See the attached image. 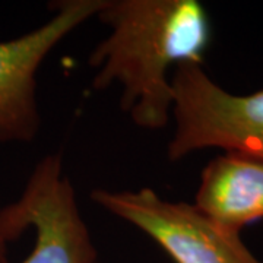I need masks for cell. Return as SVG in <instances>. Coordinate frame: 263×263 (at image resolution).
I'll use <instances>...</instances> for the list:
<instances>
[{
	"mask_svg": "<svg viewBox=\"0 0 263 263\" xmlns=\"http://www.w3.org/2000/svg\"><path fill=\"white\" fill-rule=\"evenodd\" d=\"M97 18L111 28L89 56L92 86L123 88L122 110L142 129L168 124L174 91L168 72L184 63L203 65L211 21L197 0H104Z\"/></svg>",
	"mask_w": 263,
	"mask_h": 263,
	"instance_id": "6da1fadb",
	"label": "cell"
},
{
	"mask_svg": "<svg viewBox=\"0 0 263 263\" xmlns=\"http://www.w3.org/2000/svg\"><path fill=\"white\" fill-rule=\"evenodd\" d=\"M174 136L168 160L219 148L263 161V89L237 95L214 82L203 66L184 63L171 76Z\"/></svg>",
	"mask_w": 263,
	"mask_h": 263,
	"instance_id": "7a4b0ae2",
	"label": "cell"
},
{
	"mask_svg": "<svg viewBox=\"0 0 263 263\" xmlns=\"http://www.w3.org/2000/svg\"><path fill=\"white\" fill-rule=\"evenodd\" d=\"M91 197L151 237L174 263H263L245 245L241 233L219 226L195 203L165 200L149 187L97 189Z\"/></svg>",
	"mask_w": 263,
	"mask_h": 263,
	"instance_id": "3957f363",
	"label": "cell"
},
{
	"mask_svg": "<svg viewBox=\"0 0 263 263\" xmlns=\"http://www.w3.org/2000/svg\"><path fill=\"white\" fill-rule=\"evenodd\" d=\"M104 0H60L54 15L41 27L0 41V143L31 142L41 117L37 104V72L50 51L103 8Z\"/></svg>",
	"mask_w": 263,
	"mask_h": 263,
	"instance_id": "277c9868",
	"label": "cell"
},
{
	"mask_svg": "<svg viewBox=\"0 0 263 263\" xmlns=\"http://www.w3.org/2000/svg\"><path fill=\"white\" fill-rule=\"evenodd\" d=\"M8 206L24 231H35L34 249L21 263L98 262L92 235L59 154L38 162L18 200Z\"/></svg>",
	"mask_w": 263,
	"mask_h": 263,
	"instance_id": "5b68a950",
	"label": "cell"
},
{
	"mask_svg": "<svg viewBox=\"0 0 263 263\" xmlns=\"http://www.w3.org/2000/svg\"><path fill=\"white\" fill-rule=\"evenodd\" d=\"M195 205L235 233L263 219V161L234 152L215 157L202 170Z\"/></svg>",
	"mask_w": 263,
	"mask_h": 263,
	"instance_id": "8992f818",
	"label": "cell"
},
{
	"mask_svg": "<svg viewBox=\"0 0 263 263\" xmlns=\"http://www.w3.org/2000/svg\"><path fill=\"white\" fill-rule=\"evenodd\" d=\"M22 234L24 231L12 218L8 206L0 208V263L8 260L9 245L19 240Z\"/></svg>",
	"mask_w": 263,
	"mask_h": 263,
	"instance_id": "52a82bcc",
	"label": "cell"
},
{
	"mask_svg": "<svg viewBox=\"0 0 263 263\" xmlns=\"http://www.w3.org/2000/svg\"><path fill=\"white\" fill-rule=\"evenodd\" d=\"M97 263H101V262H97Z\"/></svg>",
	"mask_w": 263,
	"mask_h": 263,
	"instance_id": "ba28073f",
	"label": "cell"
}]
</instances>
